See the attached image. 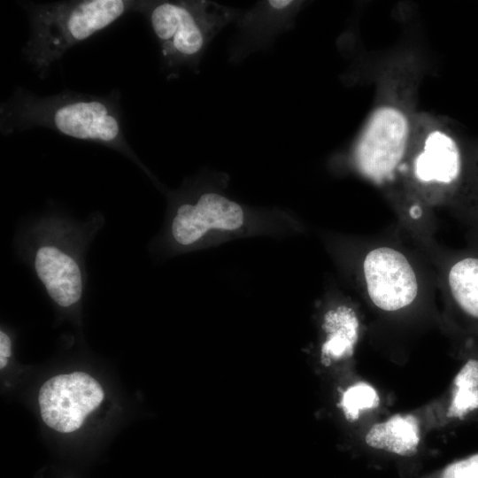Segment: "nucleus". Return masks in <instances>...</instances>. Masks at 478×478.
Returning <instances> with one entry per match:
<instances>
[{"label":"nucleus","instance_id":"nucleus-3","mask_svg":"<svg viewBox=\"0 0 478 478\" xmlns=\"http://www.w3.org/2000/svg\"><path fill=\"white\" fill-rule=\"evenodd\" d=\"M167 68H197L210 42L239 12L206 0L146 1L141 12Z\"/></svg>","mask_w":478,"mask_h":478},{"label":"nucleus","instance_id":"nucleus-14","mask_svg":"<svg viewBox=\"0 0 478 478\" xmlns=\"http://www.w3.org/2000/svg\"><path fill=\"white\" fill-rule=\"evenodd\" d=\"M378 403L379 397L374 388L366 382H358L344 391L341 406L347 419L354 420L361 412L377 406Z\"/></svg>","mask_w":478,"mask_h":478},{"label":"nucleus","instance_id":"nucleus-10","mask_svg":"<svg viewBox=\"0 0 478 478\" xmlns=\"http://www.w3.org/2000/svg\"><path fill=\"white\" fill-rule=\"evenodd\" d=\"M451 310L463 329L478 335V256L451 262L444 274Z\"/></svg>","mask_w":478,"mask_h":478},{"label":"nucleus","instance_id":"nucleus-13","mask_svg":"<svg viewBox=\"0 0 478 478\" xmlns=\"http://www.w3.org/2000/svg\"><path fill=\"white\" fill-rule=\"evenodd\" d=\"M328 332L322 345V355L327 359H338L350 354L358 339V321L355 313L341 307L328 312L325 319Z\"/></svg>","mask_w":478,"mask_h":478},{"label":"nucleus","instance_id":"nucleus-15","mask_svg":"<svg viewBox=\"0 0 478 478\" xmlns=\"http://www.w3.org/2000/svg\"><path fill=\"white\" fill-rule=\"evenodd\" d=\"M422 478H478V452L452 461Z\"/></svg>","mask_w":478,"mask_h":478},{"label":"nucleus","instance_id":"nucleus-6","mask_svg":"<svg viewBox=\"0 0 478 478\" xmlns=\"http://www.w3.org/2000/svg\"><path fill=\"white\" fill-rule=\"evenodd\" d=\"M361 274L368 300L382 312L405 310L419 297V274L407 255L397 248L380 245L368 250Z\"/></svg>","mask_w":478,"mask_h":478},{"label":"nucleus","instance_id":"nucleus-7","mask_svg":"<svg viewBox=\"0 0 478 478\" xmlns=\"http://www.w3.org/2000/svg\"><path fill=\"white\" fill-rule=\"evenodd\" d=\"M103 399L101 385L82 372L50 378L43 383L38 397L42 420L61 433L80 428L86 416L97 408Z\"/></svg>","mask_w":478,"mask_h":478},{"label":"nucleus","instance_id":"nucleus-9","mask_svg":"<svg viewBox=\"0 0 478 478\" xmlns=\"http://www.w3.org/2000/svg\"><path fill=\"white\" fill-rule=\"evenodd\" d=\"M35 273L50 298L67 308L81 297L82 274L75 258L55 244H43L34 257Z\"/></svg>","mask_w":478,"mask_h":478},{"label":"nucleus","instance_id":"nucleus-4","mask_svg":"<svg viewBox=\"0 0 478 478\" xmlns=\"http://www.w3.org/2000/svg\"><path fill=\"white\" fill-rule=\"evenodd\" d=\"M397 106L382 104L369 117L354 149L358 172L377 185L402 175L411 145V125Z\"/></svg>","mask_w":478,"mask_h":478},{"label":"nucleus","instance_id":"nucleus-8","mask_svg":"<svg viewBox=\"0 0 478 478\" xmlns=\"http://www.w3.org/2000/svg\"><path fill=\"white\" fill-rule=\"evenodd\" d=\"M243 222V211L235 202L215 192L201 194L194 204H181L173 219L171 232L181 245H190L210 229L235 230Z\"/></svg>","mask_w":478,"mask_h":478},{"label":"nucleus","instance_id":"nucleus-11","mask_svg":"<svg viewBox=\"0 0 478 478\" xmlns=\"http://www.w3.org/2000/svg\"><path fill=\"white\" fill-rule=\"evenodd\" d=\"M366 443L403 457L416 453L420 442V428L412 414H396L373 425L365 436Z\"/></svg>","mask_w":478,"mask_h":478},{"label":"nucleus","instance_id":"nucleus-2","mask_svg":"<svg viewBox=\"0 0 478 478\" xmlns=\"http://www.w3.org/2000/svg\"><path fill=\"white\" fill-rule=\"evenodd\" d=\"M143 0H72L19 2L28 14L30 36L24 59L44 79L73 46L112 26L129 12H142Z\"/></svg>","mask_w":478,"mask_h":478},{"label":"nucleus","instance_id":"nucleus-1","mask_svg":"<svg viewBox=\"0 0 478 478\" xmlns=\"http://www.w3.org/2000/svg\"><path fill=\"white\" fill-rule=\"evenodd\" d=\"M120 98L118 89L105 96L70 90L38 96L18 88L1 104L0 131L6 136L46 127L68 137L102 144L136 160L126 139Z\"/></svg>","mask_w":478,"mask_h":478},{"label":"nucleus","instance_id":"nucleus-5","mask_svg":"<svg viewBox=\"0 0 478 478\" xmlns=\"http://www.w3.org/2000/svg\"><path fill=\"white\" fill-rule=\"evenodd\" d=\"M461 173L459 149L452 137L439 129L428 132L412 149L402 169V176L426 206L439 205L447 197Z\"/></svg>","mask_w":478,"mask_h":478},{"label":"nucleus","instance_id":"nucleus-12","mask_svg":"<svg viewBox=\"0 0 478 478\" xmlns=\"http://www.w3.org/2000/svg\"><path fill=\"white\" fill-rule=\"evenodd\" d=\"M478 412V358L470 357L455 375L446 417L464 420Z\"/></svg>","mask_w":478,"mask_h":478},{"label":"nucleus","instance_id":"nucleus-16","mask_svg":"<svg viewBox=\"0 0 478 478\" xmlns=\"http://www.w3.org/2000/svg\"><path fill=\"white\" fill-rule=\"evenodd\" d=\"M11 339L8 335L1 330L0 332V368L3 369L8 362L11 356Z\"/></svg>","mask_w":478,"mask_h":478}]
</instances>
